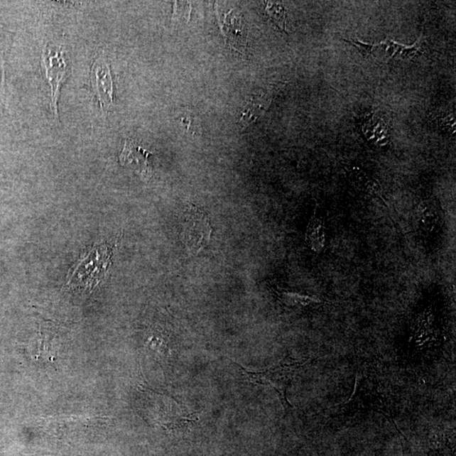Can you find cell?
Instances as JSON below:
<instances>
[{"label": "cell", "mask_w": 456, "mask_h": 456, "mask_svg": "<svg viewBox=\"0 0 456 456\" xmlns=\"http://www.w3.org/2000/svg\"><path fill=\"white\" fill-rule=\"evenodd\" d=\"M232 364L239 367L241 374L247 381L273 388L280 397L281 404L286 410L293 408L287 398V392L295 375L313 359H307L296 360L287 356L279 364L270 367V368L261 370H251L244 368L239 364L230 360Z\"/></svg>", "instance_id": "obj_1"}, {"label": "cell", "mask_w": 456, "mask_h": 456, "mask_svg": "<svg viewBox=\"0 0 456 456\" xmlns=\"http://www.w3.org/2000/svg\"><path fill=\"white\" fill-rule=\"evenodd\" d=\"M378 411L390 420L396 427L393 420L390 411L387 408V401L381 391H379V384L376 380L367 376L357 375L354 391L350 399L343 403L340 408V414L343 416H354L359 411Z\"/></svg>", "instance_id": "obj_2"}, {"label": "cell", "mask_w": 456, "mask_h": 456, "mask_svg": "<svg viewBox=\"0 0 456 456\" xmlns=\"http://www.w3.org/2000/svg\"><path fill=\"white\" fill-rule=\"evenodd\" d=\"M183 239L188 251L196 256L211 239L212 227L205 212L194 205L186 204L183 216Z\"/></svg>", "instance_id": "obj_3"}, {"label": "cell", "mask_w": 456, "mask_h": 456, "mask_svg": "<svg viewBox=\"0 0 456 456\" xmlns=\"http://www.w3.org/2000/svg\"><path fill=\"white\" fill-rule=\"evenodd\" d=\"M92 87L95 92L102 114L105 116L114 105V84L109 64L104 55L94 62L91 72Z\"/></svg>", "instance_id": "obj_4"}, {"label": "cell", "mask_w": 456, "mask_h": 456, "mask_svg": "<svg viewBox=\"0 0 456 456\" xmlns=\"http://www.w3.org/2000/svg\"><path fill=\"white\" fill-rule=\"evenodd\" d=\"M42 65L45 69L46 77L51 87L52 107L55 118L59 119L58 114V100H59L60 89L67 72V65L64 58V52L53 51L52 48L43 49Z\"/></svg>", "instance_id": "obj_5"}, {"label": "cell", "mask_w": 456, "mask_h": 456, "mask_svg": "<svg viewBox=\"0 0 456 456\" xmlns=\"http://www.w3.org/2000/svg\"><path fill=\"white\" fill-rule=\"evenodd\" d=\"M274 90L267 89L254 92L249 100L246 102L239 120L241 129L248 128L250 124L256 123L269 109Z\"/></svg>", "instance_id": "obj_6"}, {"label": "cell", "mask_w": 456, "mask_h": 456, "mask_svg": "<svg viewBox=\"0 0 456 456\" xmlns=\"http://www.w3.org/2000/svg\"><path fill=\"white\" fill-rule=\"evenodd\" d=\"M149 151L138 146L135 142L127 140L125 141L124 147L121 155L119 156V162L123 166L129 164H135L143 178H149L152 176V168L149 163Z\"/></svg>", "instance_id": "obj_7"}, {"label": "cell", "mask_w": 456, "mask_h": 456, "mask_svg": "<svg viewBox=\"0 0 456 456\" xmlns=\"http://www.w3.org/2000/svg\"><path fill=\"white\" fill-rule=\"evenodd\" d=\"M305 240L308 248L313 252L321 254L325 251L326 244H327L326 227L324 221L316 217V215L312 217L310 223H308Z\"/></svg>", "instance_id": "obj_8"}, {"label": "cell", "mask_w": 456, "mask_h": 456, "mask_svg": "<svg viewBox=\"0 0 456 456\" xmlns=\"http://www.w3.org/2000/svg\"><path fill=\"white\" fill-rule=\"evenodd\" d=\"M418 226L424 234L432 235L440 227L439 208L429 201H423L418 207Z\"/></svg>", "instance_id": "obj_9"}, {"label": "cell", "mask_w": 456, "mask_h": 456, "mask_svg": "<svg viewBox=\"0 0 456 456\" xmlns=\"http://www.w3.org/2000/svg\"><path fill=\"white\" fill-rule=\"evenodd\" d=\"M277 298L284 304V305L290 308H307L312 306H319L324 304V302L320 300V298L315 297L307 296V295H302L297 293L288 292L280 288L275 289Z\"/></svg>", "instance_id": "obj_10"}, {"label": "cell", "mask_w": 456, "mask_h": 456, "mask_svg": "<svg viewBox=\"0 0 456 456\" xmlns=\"http://www.w3.org/2000/svg\"><path fill=\"white\" fill-rule=\"evenodd\" d=\"M350 177L353 183H354L357 188H359V190L365 192L366 194L373 196V197H379L383 200L381 195H380L378 186L374 185L373 181H369V178H367L365 174L359 171H351Z\"/></svg>", "instance_id": "obj_11"}, {"label": "cell", "mask_w": 456, "mask_h": 456, "mask_svg": "<svg viewBox=\"0 0 456 456\" xmlns=\"http://www.w3.org/2000/svg\"><path fill=\"white\" fill-rule=\"evenodd\" d=\"M266 11L277 28L283 31H287V12L281 4L268 3Z\"/></svg>", "instance_id": "obj_12"}, {"label": "cell", "mask_w": 456, "mask_h": 456, "mask_svg": "<svg viewBox=\"0 0 456 456\" xmlns=\"http://www.w3.org/2000/svg\"><path fill=\"white\" fill-rule=\"evenodd\" d=\"M183 126L185 128L186 131L191 133L192 135H197L201 133V125L200 120L195 115L188 114L180 119Z\"/></svg>", "instance_id": "obj_13"}, {"label": "cell", "mask_w": 456, "mask_h": 456, "mask_svg": "<svg viewBox=\"0 0 456 456\" xmlns=\"http://www.w3.org/2000/svg\"><path fill=\"white\" fill-rule=\"evenodd\" d=\"M191 9L190 4L187 2H175L174 4V11L173 16V22H177L185 20L189 21Z\"/></svg>", "instance_id": "obj_14"}, {"label": "cell", "mask_w": 456, "mask_h": 456, "mask_svg": "<svg viewBox=\"0 0 456 456\" xmlns=\"http://www.w3.org/2000/svg\"><path fill=\"white\" fill-rule=\"evenodd\" d=\"M347 43L352 44L353 46L359 49L361 55H363L364 57L368 58L369 56H373L374 48H376V45H372V44L364 43L359 41H356V40H344Z\"/></svg>", "instance_id": "obj_15"}]
</instances>
